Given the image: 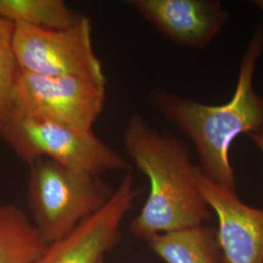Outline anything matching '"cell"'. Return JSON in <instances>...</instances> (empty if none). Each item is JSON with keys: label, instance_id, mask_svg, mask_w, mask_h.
<instances>
[{"label": "cell", "instance_id": "cell-1", "mask_svg": "<svg viewBox=\"0 0 263 263\" xmlns=\"http://www.w3.org/2000/svg\"><path fill=\"white\" fill-rule=\"evenodd\" d=\"M263 54V28L254 29L241 59L234 94L222 104H206L165 89L149 95L151 106L191 141L199 169L217 186L237 194L230 147L241 135L263 134V95L254 90L257 63Z\"/></svg>", "mask_w": 263, "mask_h": 263}, {"label": "cell", "instance_id": "cell-2", "mask_svg": "<svg viewBox=\"0 0 263 263\" xmlns=\"http://www.w3.org/2000/svg\"><path fill=\"white\" fill-rule=\"evenodd\" d=\"M123 142L127 156L151 186L140 214L130 222L132 235L146 243L153 236L204 226L212 219L184 141L171 132L153 128L140 114L133 113Z\"/></svg>", "mask_w": 263, "mask_h": 263}, {"label": "cell", "instance_id": "cell-3", "mask_svg": "<svg viewBox=\"0 0 263 263\" xmlns=\"http://www.w3.org/2000/svg\"><path fill=\"white\" fill-rule=\"evenodd\" d=\"M27 201L31 219L47 244L72 232L111 196L100 176L66 168L52 160L29 166Z\"/></svg>", "mask_w": 263, "mask_h": 263}, {"label": "cell", "instance_id": "cell-4", "mask_svg": "<svg viewBox=\"0 0 263 263\" xmlns=\"http://www.w3.org/2000/svg\"><path fill=\"white\" fill-rule=\"evenodd\" d=\"M0 137L28 166L39 159H49L96 176L129 168L122 155L94 132L80 131L45 119L12 113L0 128Z\"/></svg>", "mask_w": 263, "mask_h": 263}, {"label": "cell", "instance_id": "cell-5", "mask_svg": "<svg viewBox=\"0 0 263 263\" xmlns=\"http://www.w3.org/2000/svg\"><path fill=\"white\" fill-rule=\"evenodd\" d=\"M13 49L22 71L106 82L103 65L95 52L92 22L86 16L63 29L15 25Z\"/></svg>", "mask_w": 263, "mask_h": 263}, {"label": "cell", "instance_id": "cell-6", "mask_svg": "<svg viewBox=\"0 0 263 263\" xmlns=\"http://www.w3.org/2000/svg\"><path fill=\"white\" fill-rule=\"evenodd\" d=\"M105 100L106 82L19 70L12 91V113L91 132Z\"/></svg>", "mask_w": 263, "mask_h": 263}, {"label": "cell", "instance_id": "cell-7", "mask_svg": "<svg viewBox=\"0 0 263 263\" xmlns=\"http://www.w3.org/2000/svg\"><path fill=\"white\" fill-rule=\"evenodd\" d=\"M141 194L129 171L104 207L65 238L48 245L36 263H104L105 254L121 240L123 221Z\"/></svg>", "mask_w": 263, "mask_h": 263}, {"label": "cell", "instance_id": "cell-8", "mask_svg": "<svg viewBox=\"0 0 263 263\" xmlns=\"http://www.w3.org/2000/svg\"><path fill=\"white\" fill-rule=\"evenodd\" d=\"M199 191L216 214L222 263H263V209L252 207L210 181L196 166Z\"/></svg>", "mask_w": 263, "mask_h": 263}, {"label": "cell", "instance_id": "cell-9", "mask_svg": "<svg viewBox=\"0 0 263 263\" xmlns=\"http://www.w3.org/2000/svg\"><path fill=\"white\" fill-rule=\"evenodd\" d=\"M129 4L161 34L193 49L209 46L230 19L217 0H132Z\"/></svg>", "mask_w": 263, "mask_h": 263}, {"label": "cell", "instance_id": "cell-10", "mask_svg": "<svg viewBox=\"0 0 263 263\" xmlns=\"http://www.w3.org/2000/svg\"><path fill=\"white\" fill-rule=\"evenodd\" d=\"M146 244L165 263H222L216 231L207 226L158 234Z\"/></svg>", "mask_w": 263, "mask_h": 263}, {"label": "cell", "instance_id": "cell-11", "mask_svg": "<svg viewBox=\"0 0 263 263\" xmlns=\"http://www.w3.org/2000/svg\"><path fill=\"white\" fill-rule=\"evenodd\" d=\"M47 247L23 209L0 205V263H36Z\"/></svg>", "mask_w": 263, "mask_h": 263}, {"label": "cell", "instance_id": "cell-12", "mask_svg": "<svg viewBox=\"0 0 263 263\" xmlns=\"http://www.w3.org/2000/svg\"><path fill=\"white\" fill-rule=\"evenodd\" d=\"M83 16L63 0H0V18L14 25L63 29L74 26Z\"/></svg>", "mask_w": 263, "mask_h": 263}, {"label": "cell", "instance_id": "cell-13", "mask_svg": "<svg viewBox=\"0 0 263 263\" xmlns=\"http://www.w3.org/2000/svg\"><path fill=\"white\" fill-rule=\"evenodd\" d=\"M15 25L0 18V128L9 120L12 91L20 68L13 49Z\"/></svg>", "mask_w": 263, "mask_h": 263}, {"label": "cell", "instance_id": "cell-14", "mask_svg": "<svg viewBox=\"0 0 263 263\" xmlns=\"http://www.w3.org/2000/svg\"><path fill=\"white\" fill-rule=\"evenodd\" d=\"M249 138L254 142V145L260 152L263 158V134H261V135H253V136H250Z\"/></svg>", "mask_w": 263, "mask_h": 263}, {"label": "cell", "instance_id": "cell-15", "mask_svg": "<svg viewBox=\"0 0 263 263\" xmlns=\"http://www.w3.org/2000/svg\"><path fill=\"white\" fill-rule=\"evenodd\" d=\"M253 3L255 5V7H257L263 13V0H255L253 1Z\"/></svg>", "mask_w": 263, "mask_h": 263}]
</instances>
